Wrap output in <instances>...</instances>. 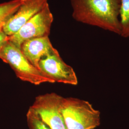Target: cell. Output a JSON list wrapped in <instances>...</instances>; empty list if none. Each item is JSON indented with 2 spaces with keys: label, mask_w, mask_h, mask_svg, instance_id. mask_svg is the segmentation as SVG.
Returning <instances> with one entry per match:
<instances>
[{
  "label": "cell",
  "mask_w": 129,
  "mask_h": 129,
  "mask_svg": "<svg viewBox=\"0 0 129 129\" xmlns=\"http://www.w3.org/2000/svg\"><path fill=\"white\" fill-rule=\"evenodd\" d=\"M20 49L29 61L38 69L39 61L43 57L58 53L52 46L49 37L28 40L22 44Z\"/></svg>",
  "instance_id": "cell-8"
},
{
  "label": "cell",
  "mask_w": 129,
  "mask_h": 129,
  "mask_svg": "<svg viewBox=\"0 0 129 129\" xmlns=\"http://www.w3.org/2000/svg\"><path fill=\"white\" fill-rule=\"evenodd\" d=\"M76 21L120 34V0H70Z\"/></svg>",
  "instance_id": "cell-1"
},
{
  "label": "cell",
  "mask_w": 129,
  "mask_h": 129,
  "mask_svg": "<svg viewBox=\"0 0 129 129\" xmlns=\"http://www.w3.org/2000/svg\"><path fill=\"white\" fill-rule=\"evenodd\" d=\"M0 59L9 64L17 77L23 81L35 85L55 83L53 79L32 64L20 48L9 40L0 51Z\"/></svg>",
  "instance_id": "cell-3"
},
{
  "label": "cell",
  "mask_w": 129,
  "mask_h": 129,
  "mask_svg": "<svg viewBox=\"0 0 129 129\" xmlns=\"http://www.w3.org/2000/svg\"><path fill=\"white\" fill-rule=\"evenodd\" d=\"M40 71L55 82L77 85L78 78L73 69L67 64L59 53L43 57L39 63Z\"/></svg>",
  "instance_id": "cell-6"
},
{
  "label": "cell",
  "mask_w": 129,
  "mask_h": 129,
  "mask_svg": "<svg viewBox=\"0 0 129 129\" xmlns=\"http://www.w3.org/2000/svg\"><path fill=\"white\" fill-rule=\"evenodd\" d=\"M23 0H11L0 4V30L21 5Z\"/></svg>",
  "instance_id": "cell-9"
},
{
  "label": "cell",
  "mask_w": 129,
  "mask_h": 129,
  "mask_svg": "<svg viewBox=\"0 0 129 129\" xmlns=\"http://www.w3.org/2000/svg\"><path fill=\"white\" fill-rule=\"evenodd\" d=\"M120 36L129 39V0H120Z\"/></svg>",
  "instance_id": "cell-10"
},
{
  "label": "cell",
  "mask_w": 129,
  "mask_h": 129,
  "mask_svg": "<svg viewBox=\"0 0 129 129\" xmlns=\"http://www.w3.org/2000/svg\"><path fill=\"white\" fill-rule=\"evenodd\" d=\"M54 17L46 6L34 15L13 35L8 37L9 41L20 48L24 42L37 37H49Z\"/></svg>",
  "instance_id": "cell-4"
},
{
  "label": "cell",
  "mask_w": 129,
  "mask_h": 129,
  "mask_svg": "<svg viewBox=\"0 0 129 129\" xmlns=\"http://www.w3.org/2000/svg\"><path fill=\"white\" fill-rule=\"evenodd\" d=\"M8 40V37L3 31L0 30V51Z\"/></svg>",
  "instance_id": "cell-12"
},
{
  "label": "cell",
  "mask_w": 129,
  "mask_h": 129,
  "mask_svg": "<svg viewBox=\"0 0 129 129\" xmlns=\"http://www.w3.org/2000/svg\"><path fill=\"white\" fill-rule=\"evenodd\" d=\"M47 4L48 0H23L18 9L5 24L3 31L8 37L13 35Z\"/></svg>",
  "instance_id": "cell-7"
},
{
  "label": "cell",
  "mask_w": 129,
  "mask_h": 129,
  "mask_svg": "<svg viewBox=\"0 0 129 129\" xmlns=\"http://www.w3.org/2000/svg\"><path fill=\"white\" fill-rule=\"evenodd\" d=\"M26 118L30 129H52L45 123L30 108L28 111Z\"/></svg>",
  "instance_id": "cell-11"
},
{
  "label": "cell",
  "mask_w": 129,
  "mask_h": 129,
  "mask_svg": "<svg viewBox=\"0 0 129 129\" xmlns=\"http://www.w3.org/2000/svg\"><path fill=\"white\" fill-rule=\"evenodd\" d=\"M63 98L54 92L39 95L30 108L51 129H67L60 111Z\"/></svg>",
  "instance_id": "cell-5"
},
{
  "label": "cell",
  "mask_w": 129,
  "mask_h": 129,
  "mask_svg": "<svg viewBox=\"0 0 129 129\" xmlns=\"http://www.w3.org/2000/svg\"><path fill=\"white\" fill-rule=\"evenodd\" d=\"M60 111L67 129H94L101 124L100 112L86 101L63 97Z\"/></svg>",
  "instance_id": "cell-2"
}]
</instances>
